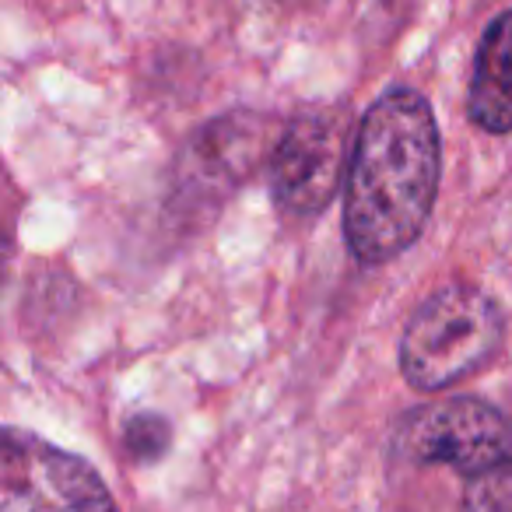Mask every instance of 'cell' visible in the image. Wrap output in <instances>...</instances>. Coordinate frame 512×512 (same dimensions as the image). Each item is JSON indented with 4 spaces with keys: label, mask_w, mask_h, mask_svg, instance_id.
<instances>
[{
    "label": "cell",
    "mask_w": 512,
    "mask_h": 512,
    "mask_svg": "<svg viewBox=\"0 0 512 512\" xmlns=\"http://www.w3.org/2000/svg\"><path fill=\"white\" fill-rule=\"evenodd\" d=\"M0 512H116L92 463L22 428L4 432Z\"/></svg>",
    "instance_id": "5b68a950"
},
{
    "label": "cell",
    "mask_w": 512,
    "mask_h": 512,
    "mask_svg": "<svg viewBox=\"0 0 512 512\" xmlns=\"http://www.w3.org/2000/svg\"><path fill=\"white\" fill-rule=\"evenodd\" d=\"M470 120L488 134L512 130V11L484 29L470 78Z\"/></svg>",
    "instance_id": "52a82bcc"
},
{
    "label": "cell",
    "mask_w": 512,
    "mask_h": 512,
    "mask_svg": "<svg viewBox=\"0 0 512 512\" xmlns=\"http://www.w3.org/2000/svg\"><path fill=\"white\" fill-rule=\"evenodd\" d=\"M467 512H512V456L467 481Z\"/></svg>",
    "instance_id": "ba28073f"
},
{
    "label": "cell",
    "mask_w": 512,
    "mask_h": 512,
    "mask_svg": "<svg viewBox=\"0 0 512 512\" xmlns=\"http://www.w3.org/2000/svg\"><path fill=\"white\" fill-rule=\"evenodd\" d=\"M169 446V425L158 414H137L127 425V449L134 460H158Z\"/></svg>",
    "instance_id": "9c48e42d"
},
{
    "label": "cell",
    "mask_w": 512,
    "mask_h": 512,
    "mask_svg": "<svg viewBox=\"0 0 512 512\" xmlns=\"http://www.w3.org/2000/svg\"><path fill=\"white\" fill-rule=\"evenodd\" d=\"M281 134V127H278ZM274 120L264 113H228L190 137L176 165V193L183 204H218L235 193L256 165L274 151Z\"/></svg>",
    "instance_id": "8992f818"
},
{
    "label": "cell",
    "mask_w": 512,
    "mask_h": 512,
    "mask_svg": "<svg viewBox=\"0 0 512 512\" xmlns=\"http://www.w3.org/2000/svg\"><path fill=\"white\" fill-rule=\"evenodd\" d=\"M439 165V127L418 92L393 88L372 102L344 190V235L362 264H386L418 239L439 190Z\"/></svg>",
    "instance_id": "6da1fadb"
},
{
    "label": "cell",
    "mask_w": 512,
    "mask_h": 512,
    "mask_svg": "<svg viewBox=\"0 0 512 512\" xmlns=\"http://www.w3.org/2000/svg\"><path fill=\"white\" fill-rule=\"evenodd\" d=\"M393 456L414 467H449L474 481L509 460V421L470 397L418 407L393 428Z\"/></svg>",
    "instance_id": "277c9868"
},
{
    "label": "cell",
    "mask_w": 512,
    "mask_h": 512,
    "mask_svg": "<svg viewBox=\"0 0 512 512\" xmlns=\"http://www.w3.org/2000/svg\"><path fill=\"white\" fill-rule=\"evenodd\" d=\"M351 123L344 109L313 106L281 123L271 151V190L288 218H316L351 169Z\"/></svg>",
    "instance_id": "3957f363"
},
{
    "label": "cell",
    "mask_w": 512,
    "mask_h": 512,
    "mask_svg": "<svg viewBox=\"0 0 512 512\" xmlns=\"http://www.w3.org/2000/svg\"><path fill=\"white\" fill-rule=\"evenodd\" d=\"M502 309L470 285H449L414 309L400 341V369L421 393L474 376L502 348Z\"/></svg>",
    "instance_id": "7a4b0ae2"
}]
</instances>
